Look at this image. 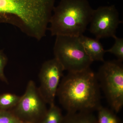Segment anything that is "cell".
Wrapping results in <instances>:
<instances>
[{
  "mask_svg": "<svg viewBox=\"0 0 123 123\" xmlns=\"http://www.w3.org/2000/svg\"><path fill=\"white\" fill-rule=\"evenodd\" d=\"M55 1L0 0V19L40 41L46 36Z\"/></svg>",
  "mask_w": 123,
  "mask_h": 123,
  "instance_id": "obj_1",
  "label": "cell"
},
{
  "mask_svg": "<svg viewBox=\"0 0 123 123\" xmlns=\"http://www.w3.org/2000/svg\"><path fill=\"white\" fill-rule=\"evenodd\" d=\"M50 106L46 115L39 123H61L63 118L61 110L55 104Z\"/></svg>",
  "mask_w": 123,
  "mask_h": 123,
  "instance_id": "obj_12",
  "label": "cell"
},
{
  "mask_svg": "<svg viewBox=\"0 0 123 123\" xmlns=\"http://www.w3.org/2000/svg\"><path fill=\"white\" fill-rule=\"evenodd\" d=\"M79 38L86 53L92 61H104V57L105 50L99 39L89 37L83 35L79 36Z\"/></svg>",
  "mask_w": 123,
  "mask_h": 123,
  "instance_id": "obj_9",
  "label": "cell"
},
{
  "mask_svg": "<svg viewBox=\"0 0 123 123\" xmlns=\"http://www.w3.org/2000/svg\"><path fill=\"white\" fill-rule=\"evenodd\" d=\"M47 104L34 82L31 80L12 112L23 123H39L47 111Z\"/></svg>",
  "mask_w": 123,
  "mask_h": 123,
  "instance_id": "obj_6",
  "label": "cell"
},
{
  "mask_svg": "<svg viewBox=\"0 0 123 123\" xmlns=\"http://www.w3.org/2000/svg\"><path fill=\"white\" fill-rule=\"evenodd\" d=\"M53 53L54 58L68 72L85 70L90 68L93 62L86 53L79 37L56 36Z\"/></svg>",
  "mask_w": 123,
  "mask_h": 123,
  "instance_id": "obj_4",
  "label": "cell"
},
{
  "mask_svg": "<svg viewBox=\"0 0 123 123\" xmlns=\"http://www.w3.org/2000/svg\"></svg>",
  "mask_w": 123,
  "mask_h": 123,
  "instance_id": "obj_17",
  "label": "cell"
},
{
  "mask_svg": "<svg viewBox=\"0 0 123 123\" xmlns=\"http://www.w3.org/2000/svg\"><path fill=\"white\" fill-rule=\"evenodd\" d=\"M115 40L114 44L111 48L105 50L106 52H109L113 54L117 58L119 61H123V39L117 37L114 38Z\"/></svg>",
  "mask_w": 123,
  "mask_h": 123,
  "instance_id": "obj_14",
  "label": "cell"
},
{
  "mask_svg": "<svg viewBox=\"0 0 123 123\" xmlns=\"http://www.w3.org/2000/svg\"><path fill=\"white\" fill-rule=\"evenodd\" d=\"M64 71L55 58L42 65L39 74L40 85L38 88L41 96L49 105L55 104L57 89Z\"/></svg>",
  "mask_w": 123,
  "mask_h": 123,
  "instance_id": "obj_8",
  "label": "cell"
},
{
  "mask_svg": "<svg viewBox=\"0 0 123 123\" xmlns=\"http://www.w3.org/2000/svg\"><path fill=\"white\" fill-rule=\"evenodd\" d=\"M93 10L87 0H60L53 8L48 29L52 36L79 37L90 24Z\"/></svg>",
  "mask_w": 123,
  "mask_h": 123,
  "instance_id": "obj_3",
  "label": "cell"
},
{
  "mask_svg": "<svg viewBox=\"0 0 123 123\" xmlns=\"http://www.w3.org/2000/svg\"><path fill=\"white\" fill-rule=\"evenodd\" d=\"M8 62L7 56L3 51L0 50V79L3 81L8 83V80L5 76L4 70Z\"/></svg>",
  "mask_w": 123,
  "mask_h": 123,
  "instance_id": "obj_16",
  "label": "cell"
},
{
  "mask_svg": "<svg viewBox=\"0 0 123 123\" xmlns=\"http://www.w3.org/2000/svg\"><path fill=\"white\" fill-rule=\"evenodd\" d=\"M121 23L118 11L114 5L101 6L93 10L90 23V31L98 39L114 38Z\"/></svg>",
  "mask_w": 123,
  "mask_h": 123,
  "instance_id": "obj_7",
  "label": "cell"
},
{
  "mask_svg": "<svg viewBox=\"0 0 123 123\" xmlns=\"http://www.w3.org/2000/svg\"><path fill=\"white\" fill-rule=\"evenodd\" d=\"M98 123H121L115 112L101 106L97 110Z\"/></svg>",
  "mask_w": 123,
  "mask_h": 123,
  "instance_id": "obj_11",
  "label": "cell"
},
{
  "mask_svg": "<svg viewBox=\"0 0 123 123\" xmlns=\"http://www.w3.org/2000/svg\"><path fill=\"white\" fill-rule=\"evenodd\" d=\"M111 110L118 113L123 106V66L118 61H104L96 74Z\"/></svg>",
  "mask_w": 123,
  "mask_h": 123,
  "instance_id": "obj_5",
  "label": "cell"
},
{
  "mask_svg": "<svg viewBox=\"0 0 123 123\" xmlns=\"http://www.w3.org/2000/svg\"><path fill=\"white\" fill-rule=\"evenodd\" d=\"M21 97L10 93L0 95V109L6 110L15 107L20 101Z\"/></svg>",
  "mask_w": 123,
  "mask_h": 123,
  "instance_id": "obj_13",
  "label": "cell"
},
{
  "mask_svg": "<svg viewBox=\"0 0 123 123\" xmlns=\"http://www.w3.org/2000/svg\"><path fill=\"white\" fill-rule=\"evenodd\" d=\"M56 96L67 113L93 112L102 106L97 74L90 68L68 72L61 81Z\"/></svg>",
  "mask_w": 123,
  "mask_h": 123,
  "instance_id": "obj_2",
  "label": "cell"
},
{
  "mask_svg": "<svg viewBox=\"0 0 123 123\" xmlns=\"http://www.w3.org/2000/svg\"><path fill=\"white\" fill-rule=\"evenodd\" d=\"M0 123H23L12 111L0 109Z\"/></svg>",
  "mask_w": 123,
  "mask_h": 123,
  "instance_id": "obj_15",
  "label": "cell"
},
{
  "mask_svg": "<svg viewBox=\"0 0 123 123\" xmlns=\"http://www.w3.org/2000/svg\"><path fill=\"white\" fill-rule=\"evenodd\" d=\"M61 123H98V121L93 112L81 111L67 113Z\"/></svg>",
  "mask_w": 123,
  "mask_h": 123,
  "instance_id": "obj_10",
  "label": "cell"
}]
</instances>
